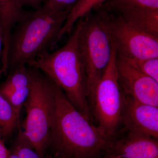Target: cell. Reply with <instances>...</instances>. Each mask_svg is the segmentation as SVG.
I'll return each mask as SVG.
<instances>
[{
	"label": "cell",
	"instance_id": "cell-15",
	"mask_svg": "<svg viewBox=\"0 0 158 158\" xmlns=\"http://www.w3.org/2000/svg\"><path fill=\"white\" fill-rule=\"evenodd\" d=\"M127 8L158 9V0H108L96 9L113 13Z\"/></svg>",
	"mask_w": 158,
	"mask_h": 158
},
{
	"label": "cell",
	"instance_id": "cell-10",
	"mask_svg": "<svg viewBox=\"0 0 158 158\" xmlns=\"http://www.w3.org/2000/svg\"><path fill=\"white\" fill-rule=\"evenodd\" d=\"M106 153L118 158H158V139L128 131L125 137L113 141Z\"/></svg>",
	"mask_w": 158,
	"mask_h": 158
},
{
	"label": "cell",
	"instance_id": "cell-21",
	"mask_svg": "<svg viewBox=\"0 0 158 158\" xmlns=\"http://www.w3.org/2000/svg\"><path fill=\"white\" fill-rule=\"evenodd\" d=\"M3 40L2 33L0 31V59L2 58V52Z\"/></svg>",
	"mask_w": 158,
	"mask_h": 158
},
{
	"label": "cell",
	"instance_id": "cell-5",
	"mask_svg": "<svg viewBox=\"0 0 158 158\" xmlns=\"http://www.w3.org/2000/svg\"><path fill=\"white\" fill-rule=\"evenodd\" d=\"M31 67L32 82L24 104L27 116L23 131L35 151L45 158L55 107L53 86L52 81L41 70Z\"/></svg>",
	"mask_w": 158,
	"mask_h": 158
},
{
	"label": "cell",
	"instance_id": "cell-20",
	"mask_svg": "<svg viewBox=\"0 0 158 158\" xmlns=\"http://www.w3.org/2000/svg\"><path fill=\"white\" fill-rule=\"evenodd\" d=\"M9 150L5 146L3 141L0 137V158H9Z\"/></svg>",
	"mask_w": 158,
	"mask_h": 158
},
{
	"label": "cell",
	"instance_id": "cell-2",
	"mask_svg": "<svg viewBox=\"0 0 158 158\" xmlns=\"http://www.w3.org/2000/svg\"><path fill=\"white\" fill-rule=\"evenodd\" d=\"M69 13L43 6L34 12H27L11 31L7 73L49 52L58 42L59 33Z\"/></svg>",
	"mask_w": 158,
	"mask_h": 158
},
{
	"label": "cell",
	"instance_id": "cell-19",
	"mask_svg": "<svg viewBox=\"0 0 158 158\" xmlns=\"http://www.w3.org/2000/svg\"><path fill=\"white\" fill-rule=\"evenodd\" d=\"M46 0H17L20 6L23 7L24 6H28L38 10L42 7V4L45 3Z\"/></svg>",
	"mask_w": 158,
	"mask_h": 158
},
{
	"label": "cell",
	"instance_id": "cell-9",
	"mask_svg": "<svg viewBox=\"0 0 158 158\" xmlns=\"http://www.w3.org/2000/svg\"><path fill=\"white\" fill-rule=\"evenodd\" d=\"M121 122L128 131L158 139V107L142 103L123 93Z\"/></svg>",
	"mask_w": 158,
	"mask_h": 158
},
{
	"label": "cell",
	"instance_id": "cell-23",
	"mask_svg": "<svg viewBox=\"0 0 158 158\" xmlns=\"http://www.w3.org/2000/svg\"><path fill=\"white\" fill-rule=\"evenodd\" d=\"M104 158H118L116 157H114L112 156H110V155H108L106 154V156L104 157Z\"/></svg>",
	"mask_w": 158,
	"mask_h": 158
},
{
	"label": "cell",
	"instance_id": "cell-17",
	"mask_svg": "<svg viewBox=\"0 0 158 158\" xmlns=\"http://www.w3.org/2000/svg\"><path fill=\"white\" fill-rule=\"evenodd\" d=\"M19 127V132L12 149L19 158H44L34 149L23 131ZM49 156L45 158H48Z\"/></svg>",
	"mask_w": 158,
	"mask_h": 158
},
{
	"label": "cell",
	"instance_id": "cell-22",
	"mask_svg": "<svg viewBox=\"0 0 158 158\" xmlns=\"http://www.w3.org/2000/svg\"><path fill=\"white\" fill-rule=\"evenodd\" d=\"M9 158H19V157L12 150H9Z\"/></svg>",
	"mask_w": 158,
	"mask_h": 158
},
{
	"label": "cell",
	"instance_id": "cell-8",
	"mask_svg": "<svg viewBox=\"0 0 158 158\" xmlns=\"http://www.w3.org/2000/svg\"><path fill=\"white\" fill-rule=\"evenodd\" d=\"M116 65L123 93L142 103L158 107V82L131 66L117 54Z\"/></svg>",
	"mask_w": 158,
	"mask_h": 158
},
{
	"label": "cell",
	"instance_id": "cell-3",
	"mask_svg": "<svg viewBox=\"0 0 158 158\" xmlns=\"http://www.w3.org/2000/svg\"><path fill=\"white\" fill-rule=\"evenodd\" d=\"M67 42L53 52L41 55L28 64L41 70L57 85L78 111L93 121L88 97L87 77L78 48L79 20Z\"/></svg>",
	"mask_w": 158,
	"mask_h": 158
},
{
	"label": "cell",
	"instance_id": "cell-7",
	"mask_svg": "<svg viewBox=\"0 0 158 158\" xmlns=\"http://www.w3.org/2000/svg\"><path fill=\"white\" fill-rule=\"evenodd\" d=\"M106 17L117 55L139 59L158 58V37L136 28L119 15L106 11Z\"/></svg>",
	"mask_w": 158,
	"mask_h": 158
},
{
	"label": "cell",
	"instance_id": "cell-11",
	"mask_svg": "<svg viewBox=\"0 0 158 158\" xmlns=\"http://www.w3.org/2000/svg\"><path fill=\"white\" fill-rule=\"evenodd\" d=\"M27 13L23 11L17 0H0V31L3 40L2 59L8 58L9 41L11 31Z\"/></svg>",
	"mask_w": 158,
	"mask_h": 158
},
{
	"label": "cell",
	"instance_id": "cell-18",
	"mask_svg": "<svg viewBox=\"0 0 158 158\" xmlns=\"http://www.w3.org/2000/svg\"><path fill=\"white\" fill-rule=\"evenodd\" d=\"M80 0H46L43 6L58 11H68L72 9Z\"/></svg>",
	"mask_w": 158,
	"mask_h": 158
},
{
	"label": "cell",
	"instance_id": "cell-6",
	"mask_svg": "<svg viewBox=\"0 0 158 158\" xmlns=\"http://www.w3.org/2000/svg\"><path fill=\"white\" fill-rule=\"evenodd\" d=\"M116 58V48L113 44L111 60L97 85L91 108L98 126L113 140L121 122L123 96L118 83Z\"/></svg>",
	"mask_w": 158,
	"mask_h": 158
},
{
	"label": "cell",
	"instance_id": "cell-13",
	"mask_svg": "<svg viewBox=\"0 0 158 158\" xmlns=\"http://www.w3.org/2000/svg\"><path fill=\"white\" fill-rule=\"evenodd\" d=\"M107 1L80 0L69 12L68 17L59 33L58 41L64 35L71 33L75 24L80 19L88 16L92 13L93 10L97 9Z\"/></svg>",
	"mask_w": 158,
	"mask_h": 158
},
{
	"label": "cell",
	"instance_id": "cell-4",
	"mask_svg": "<svg viewBox=\"0 0 158 158\" xmlns=\"http://www.w3.org/2000/svg\"><path fill=\"white\" fill-rule=\"evenodd\" d=\"M97 10V13L78 20V48L87 77L90 110L95 88L110 63L113 47L106 11Z\"/></svg>",
	"mask_w": 158,
	"mask_h": 158
},
{
	"label": "cell",
	"instance_id": "cell-12",
	"mask_svg": "<svg viewBox=\"0 0 158 158\" xmlns=\"http://www.w3.org/2000/svg\"><path fill=\"white\" fill-rule=\"evenodd\" d=\"M114 12L136 28L158 38V9L127 8Z\"/></svg>",
	"mask_w": 158,
	"mask_h": 158
},
{
	"label": "cell",
	"instance_id": "cell-14",
	"mask_svg": "<svg viewBox=\"0 0 158 158\" xmlns=\"http://www.w3.org/2000/svg\"><path fill=\"white\" fill-rule=\"evenodd\" d=\"M20 126L19 115L0 94V137L2 140L10 138Z\"/></svg>",
	"mask_w": 158,
	"mask_h": 158
},
{
	"label": "cell",
	"instance_id": "cell-1",
	"mask_svg": "<svg viewBox=\"0 0 158 158\" xmlns=\"http://www.w3.org/2000/svg\"><path fill=\"white\" fill-rule=\"evenodd\" d=\"M52 83L55 107L47 148L52 157L97 158L106 152L114 140L80 113Z\"/></svg>",
	"mask_w": 158,
	"mask_h": 158
},
{
	"label": "cell",
	"instance_id": "cell-16",
	"mask_svg": "<svg viewBox=\"0 0 158 158\" xmlns=\"http://www.w3.org/2000/svg\"><path fill=\"white\" fill-rule=\"evenodd\" d=\"M117 55L121 57L131 66L158 82V58L139 59L127 58L117 54Z\"/></svg>",
	"mask_w": 158,
	"mask_h": 158
}]
</instances>
